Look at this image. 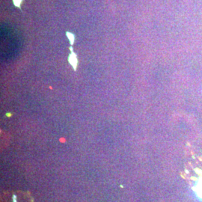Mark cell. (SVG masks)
<instances>
[{
  "label": "cell",
  "mask_w": 202,
  "mask_h": 202,
  "mask_svg": "<svg viewBox=\"0 0 202 202\" xmlns=\"http://www.w3.org/2000/svg\"><path fill=\"white\" fill-rule=\"evenodd\" d=\"M70 54L69 55L68 58V61L69 62L71 65H72L73 67H74V70L76 71V67H77V58H76V55L74 53V51H73V47L70 46Z\"/></svg>",
  "instance_id": "1"
},
{
  "label": "cell",
  "mask_w": 202,
  "mask_h": 202,
  "mask_svg": "<svg viewBox=\"0 0 202 202\" xmlns=\"http://www.w3.org/2000/svg\"><path fill=\"white\" fill-rule=\"evenodd\" d=\"M195 191L198 195L202 198V175H201V177H199V180H198L197 183H196Z\"/></svg>",
  "instance_id": "2"
},
{
  "label": "cell",
  "mask_w": 202,
  "mask_h": 202,
  "mask_svg": "<svg viewBox=\"0 0 202 202\" xmlns=\"http://www.w3.org/2000/svg\"><path fill=\"white\" fill-rule=\"evenodd\" d=\"M66 35H67V37H68L69 41H70V45L74 44V41H75V36H74V35H73V34L70 33V32H67Z\"/></svg>",
  "instance_id": "3"
},
{
  "label": "cell",
  "mask_w": 202,
  "mask_h": 202,
  "mask_svg": "<svg viewBox=\"0 0 202 202\" xmlns=\"http://www.w3.org/2000/svg\"><path fill=\"white\" fill-rule=\"evenodd\" d=\"M13 2H14V4L15 6H17L19 8H20V5H21V2H22V0H13Z\"/></svg>",
  "instance_id": "4"
}]
</instances>
